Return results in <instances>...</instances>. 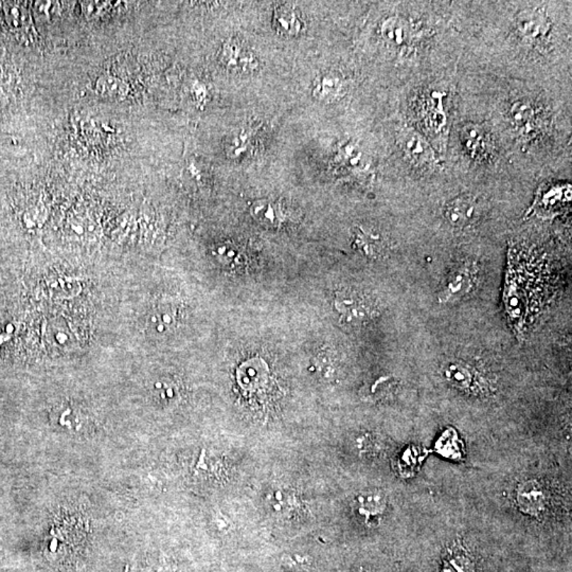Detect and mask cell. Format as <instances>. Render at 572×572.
I'll use <instances>...</instances> for the list:
<instances>
[{"instance_id":"6da1fadb","label":"cell","mask_w":572,"mask_h":572,"mask_svg":"<svg viewBox=\"0 0 572 572\" xmlns=\"http://www.w3.org/2000/svg\"><path fill=\"white\" fill-rule=\"evenodd\" d=\"M334 308L342 323L354 327L371 320L376 313L374 304L365 296L351 289L336 293Z\"/></svg>"},{"instance_id":"7a4b0ae2","label":"cell","mask_w":572,"mask_h":572,"mask_svg":"<svg viewBox=\"0 0 572 572\" xmlns=\"http://www.w3.org/2000/svg\"><path fill=\"white\" fill-rule=\"evenodd\" d=\"M220 63L227 72L237 74H252L258 68L259 62L254 51L239 38H229L223 45Z\"/></svg>"},{"instance_id":"3957f363","label":"cell","mask_w":572,"mask_h":572,"mask_svg":"<svg viewBox=\"0 0 572 572\" xmlns=\"http://www.w3.org/2000/svg\"><path fill=\"white\" fill-rule=\"evenodd\" d=\"M237 380L246 396L261 398L271 390V374L262 359H250L242 364L237 371Z\"/></svg>"},{"instance_id":"277c9868","label":"cell","mask_w":572,"mask_h":572,"mask_svg":"<svg viewBox=\"0 0 572 572\" xmlns=\"http://www.w3.org/2000/svg\"><path fill=\"white\" fill-rule=\"evenodd\" d=\"M477 269L474 264L464 263L452 271L439 295L441 303H451L468 295L474 288Z\"/></svg>"},{"instance_id":"5b68a950","label":"cell","mask_w":572,"mask_h":572,"mask_svg":"<svg viewBox=\"0 0 572 572\" xmlns=\"http://www.w3.org/2000/svg\"><path fill=\"white\" fill-rule=\"evenodd\" d=\"M516 503L520 511L527 515H541L547 505V492L537 480H528L518 486Z\"/></svg>"},{"instance_id":"8992f818","label":"cell","mask_w":572,"mask_h":572,"mask_svg":"<svg viewBox=\"0 0 572 572\" xmlns=\"http://www.w3.org/2000/svg\"><path fill=\"white\" fill-rule=\"evenodd\" d=\"M445 380L461 391H481V378L475 368L461 361H449L443 368Z\"/></svg>"},{"instance_id":"52a82bcc","label":"cell","mask_w":572,"mask_h":572,"mask_svg":"<svg viewBox=\"0 0 572 572\" xmlns=\"http://www.w3.org/2000/svg\"><path fill=\"white\" fill-rule=\"evenodd\" d=\"M400 147L409 162L415 166H427L434 162V154L430 143L415 130H406L403 133Z\"/></svg>"},{"instance_id":"ba28073f","label":"cell","mask_w":572,"mask_h":572,"mask_svg":"<svg viewBox=\"0 0 572 572\" xmlns=\"http://www.w3.org/2000/svg\"><path fill=\"white\" fill-rule=\"evenodd\" d=\"M478 214V203L474 197L462 195L449 201L444 209L447 222L454 227L462 228L474 222Z\"/></svg>"},{"instance_id":"9c48e42d","label":"cell","mask_w":572,"mask_h":572,"mask_svg":"<svg viewBox=\"0 0 572 572\" xmlns=\"http://www.w3.org/2000/svg\"><path fill=\"white\" fill-rule=\"evenodd\" d=\"M274 26L278 33L288 38L300 35L305 30L301 13L289 4H282L275 9Z\"/></svg>"},{"instance_id":"30bf717a","label":"cell","mask_w":572,"mask_h":572,"mask_svg":"<svg viewBox=\"0 0 572 572\" xmlns=\"http://www.w3.org/2000/svg\"><path fill=\"white\" fill-rule=\"evenodd\" d=\"M344 81L337 72H327L319 74L313 83V96L323 102H333L344 94Z\"/></svg>"},{"instance_id":"8fae6325","label":"cell","mask_w":572,"mask_h":572,"mask_svg":"<svg viewBox=\"0 0 572 572\" xmlns=\"http://www.w3.org/2000/svg\"><path fill=\"white\" fill-rule=\"evenodd\" d=\"M461 141L473 158H484L490 154V141L483 128L476 124H466L461 130Z\"/></svg>"},{"instance_id":"7c38bea8","label":"cell","mask_w":572,"mask_h":572,"mask_svg":"<svg viewBox=\"0 0 572 572\" xmlns=\"http://www.w3.org/2000/svg\"><path fill=\"white\" fill-rule=\"evenodd\" d=\"M250 211L254 220L263 226L278 227L286 220V214L280 203L271 199L257 201Z\"/></svg>"},{"instance_id":"4fadbf2b","label":"cell","mask_w":572,"mask_h":572,"mask_svg":"<svg viewBox=\"0 0 572 572\" xmlns=\"http://www.w3.org/2000/svg\"><path fill=\"white\" fill-rule=\"evenodd\" d=\"M2 9L4 19L12 31L21 35L29 31L31 17L25 4L18 1H6L2 4Z\"/></svg>"},{"instance_id":"5bb4252c","label":"cell","mask_w":572,"mask_h":572,"mask_svg":"<svg viewBox=\"0 0 572 572\" xmlns=\"http://www.w3.org/2000/svg\"><path fill=\"white\" fill-rule=\"evenodd\" d=\"M381 36L392 46L406 44L410 33L408 23L400 17L393 16L383 21L381 26Z\"/></svg>"},{"instance_id":"9a60e30c","label":"cell","mask_w":572,"mask_h":572,"mask_svg":"<svg viewBox=\"0 0 572 572\" xmlns=\"http://www.w3.org/2000/svg\"><path fill=\"white\" fill-rule=\"evenodd\" d=\"M510 118L512 123L520 132L529 134L533 132L537 126V115L530 103L517 101L510 109Z\"/></svg>"},{"instance_id":"2e32d148","label":"cell","mask_w":572,"mask_h":572,"mask_svg":"<svg viewBox=\"0 0 572 572\" xmlns=\"http://www.w3.org/2000/svg\"><path fill=\"white\" fill-rule=\"evenodd\" d=\"M354 244L357 250L368 258H376L383 252V240L376 233L357 228L354 235Z\"/></svg>"},{"instance_id":"e0dca14e","label":"cell","mask_w":572,"mask_h":572,"mask_svg":"<svg viewBox=\"0 0 572 572\" xmlns=\"http://www.w3.org/2000/svg\"><path fill=\"white\" fill-rule=\"evenodd\" d=\"M96 91L101 96L111 99H122L128 91V85L116 77H101L96 82Z\"/></svg>"},{"instance_id":"ac0fdd59","label":"cell","mask_w":572,"mask_h":572,"mask_svg":"<svg viewBox=\"0 0 572 572\" xmlns=\"http://www.w3.org/2000/svg\"><path fill=\"white\" fill-rule=\"evenodd\" d=\"M176 308L171 304H162L152 317V323L158 332H164L174 325L176 321Z\"/></svg>"},{"instance_id":"d6986e66","label":"cell","mask_w":572,"mask_h":572,"mask_svg":"<svg viewBox=\"0 0 572 572\" xmlns=\"http://www.w3.org/2000/svg\"><path fill=\"white\" fill-rule=\"evenodd\" d=\"M520 31L524 32L526 35L537 36L542 34L546 29L545 19L542 15L530 14L524 15L520 19Z\"/></svg>"},{"instance_id":"ffe728a7","label":"cell","mask_w":572,"mask_h":572,"mask_svg":"<svg viewBox=\"0 0 572 572\" xmlns=\"http://www.w3.org/2000/svg\"><path fill=\"white\" fill-rule=\"evenodd\" d=\"M442 572H474V568L468 556L461 552H455L445 560Z\"/></svg>"},{"instance_id":"44dd1931","label":"cell","mask_w":572,"mask_h":572,"mask_svg":"<svg viewBox=\"0 0 572 572\" xmlns=\"http://www.w3.org/2000/svg\"><path fill=\"white\" fill-rule=\"evenodd\" d=\"M385 509V503L381 496H369L368 498H361V513L366 517H376V515H381Z\"/></svg>"},{"instance_id":"7402d4cb","label":"cell","mask_w":572,"mask_h":572,"mask_svg":"<svg viewBox=\"0 0 572 572\" xmlns=\"http://www.w3.org/2000/svg\"><path fill=\"white\" fill-rule=\"evenodd\" d=\"M342 159L350 168H359L365 164L363 152L354 145H347L342 147Z\"/></svg>"},{"instance_id":"603a6c76","label":"cell","mask_w":572,"mask_h":572,"mask_svg":"<svg viewBox=\"0 0 572 572\" xmlns=\"http://www.w3.org/2000/svg\"><path fill=\"white\" fill-rule=\"evenodd\" d=\"M113 2L86 1L82 2L83 12L89 17H101L108 14L113 8Z\"/></svg>"},{"instance_id":"cb8c5ba5","label":"cell","mask_w":572,"mask_h":572,"mask_svg":"<svg viewBox=\"0 0 572 572\" xmlns=\"http://www.w3.org/2000/svg\"><path fill=\"white\" fill-rule=\"evenodd\" d=\"M33 4L35 12L40 16L45 17V18H49L52 15H55L60 6L59 2L55 1H36L33 2Z\"/></svg>"},{"instance_id":"d4e9b609","label":"cell","mask_w":572,"mask_h":572,"mask_svg":"<svg viewBox=\"0 0 572 572\" xmlns=\"http://www.w3.org/2000/svg\"><path fill=\"white\" fill-rule=\"evenodd\" d=\"M6 101V93H4V89H2L1 85H0V107L4 106V103Z\"/></svg>"}]
</instances>
